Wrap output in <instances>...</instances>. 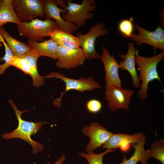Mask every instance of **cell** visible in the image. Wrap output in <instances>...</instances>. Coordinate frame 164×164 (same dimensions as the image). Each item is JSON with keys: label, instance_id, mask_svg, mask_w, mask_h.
<instances>
[{"label": "cell", "instance_id": "8992f818", "mask_svg": "<svg viewBox=\"0 0 164 164\" xmlns=\"http://www.w3.org/2000/svg\"><path fill=\"white\" fill-rule=\"evenodd\" d=\"M108 32L104 23L101 22L92 26L86 34H84L81 32L77 34L76 36L80 42V47L86 59L91 60L99 59L100 55L95 48V41L98 37L107 35Z\"/></svg>", "mask_w": 164, "mask_h": 164}, {"label": "cell", "instance_id": "2e32d148", "mask_svg": "<svg viewBox=\"0 0 164 164\" xmlns=\"http://www.w3.org/2000/svg\"><path fill=\"white\" fill-rule=\"evenodd\" d=\"M48 36L58 46L66 48L73 49L80 47V42L78 37L58 28L52 30Z\"/></svg>", "mask_w": 164, "mask_h": 164}, {"label": "cell", "instance_id": "ba28073f", "mask_svg": "<svg viewBox=\"0 0 164 164\" xmlns=\"http://www.w3.org/2000/svg\"><path fill=\"white\" fill-rule=\"evenodd\" d=\"M133 24L138 33H134L130 39L135 42L138 46L146 44L152 46L155 51L157 49L164 51V30L159 25L154 31L151 32L141 27L138 23Z\"/></svg>", "mask_w": 164, "mask_h": 164}, {"label": "cell", "instance_id": "484cf974", "mask_svg": "<svg viewBox=\"0 0 164 164\" xmlns=\"http://www.w3.org/2000/svg\"><path fill=\"white\" fill-rule=\"evenodd\" d=\"M3 43L5 48V55L1 58L2 61H4V63L0 65V75L2 74L6 69L10 66V63L13 56L12 52L7 44L4 41Z\"/></svg>", "mask_w": 164, "mask_h": 164}, {"label": "cell", "instance_id": "83f0119b", "mask_svg": "<svg viewBox=\"0 0 164 164\" xmlns=\"http://www.w3.org/2000/svg\"><path fill=\"white\" fill-rule=\"evenodd\" d=\"M56 1L58 6H59L60 8L64 9L67 12V6L66 1L63 0H56Z\"/></svg>", "mask_w": 164, "mask_h": 164}, {"label": "cell", "instance_id": "4fadbf2b", "mask_svg": "<svg viewBox=\"0 0 164 164\" xmlns=\"http://www.w3.org/2000/svg\"><path fill=\"white\" fill-rule=\"evenodd\" d=\"M45 4L44 14L46 19L54 20L57 23L58 28L72 34L78 28L75 25L66 22L60 15V13L65 14L67 12L58 7L56 0H44Z\"/></svg>", "mask_w": 164, "mask_h": 164}, {"label": "cell", "instance_id": "277c9868", "mask_svg": "<svg viewBox=\"0 0 164 164\" xmlns=\"http://www.w3.org/2000/svg\"><path fill=\"white\" fill-rule=\"evenodd\" d=\"M66 2L67 6V12L61 16L66 22L80 28L85 24L86 20L94 17V14L90 12L96 8L94 0H83L80 4L74 3L70 0H66Z\"/></svg>", "mask_w": 164, "mask_h": 164}, {"label": "cell", "instance_id": "e0dca14e", "mask_svg": "<svg viewBox=\"0 0 164 164\" xmlns=\"http://www.w3.org/2000/svg\"><path fill=\"white\" fill-rule=\"evenodd\" d=\"M27 44L35 50L40 56H44L54 60L57 59V50L58 45L50 39L38 42L29 40Z\"/></svg>", "mask_w": 164, "mask_h": 164}, {"label": "cell", "instance_id": "6da1fadb", "mask_svg": "<svg viewBox=\"0 0 164 164\" xmlns=\"http://www.w3.org/2000/svg\"><path fill=\"white\" fill-rule=\"evenodd\" d=\"M8 102L15 111L19 122L18 125L16 129L11 132L2 134V138L7 140L12 138L23 140L31 145L32 148V153L34 154L43 151L44 146L41 143L32 140L31 136L35 135L38 131L41 129L43 125L47 122L40 121L29 122L23 120L21 118L22 114L28 110L22 111L19 110L11 99Z\"/></svg>", "mask_w": 164, "mask_h": 164}, {"label": "cell", "instance_id": "44dd1931", "mask_svg": "<svg viewBox=\"0 0 164 164\" xmlns=\"http://www.w3.org/2000/svg\"><path fill=\"white\" fill-rule=\"evenodd\" d=\"M0 34L6 40L14 56L18 57L32 49L27 44L13 37L5 30L3 26L0 27Z\"/></svg>", "mask_w": 164, "mask_h": 164}, {"label": "cell", "instance_id": "603a6c76", "mask_svg": "<svg viewBox=\"0 0 164 164\" xmlns=\"http://www.w3.org/2000/svg\"><path fill=\"white\" fill-rule=\"evenodd\" d=\"M114 149H107L105 152L99 154L94 153L91 151L87 153L82 152L79 153V155L86 159L89 164H103V159L104 156L107 153L114 152Z\"/></svg>", "mask_w": 164, "mask_h": 164}, {"label": "cell", "instance_id": "5b68a950", "mask_svg": "<svg viewBox=\"0 0 164 164\" xmlns=\"http://www.w3.org/2000/svg\"><path fill=\"white\" fill-rule=\"evenodd\" d=\"M44 77L45 78H59L63 81L65 84V90L61 94L59 97L54 100L53 103L58 108L61 106L62 96L69 91L75 90L82 93L86 91L99 89L101 87L99 83L94 80L92 76L87 78L81 77L79 79H75L68 78L60 72L53 71Z\"/></svg>", "mask_w": 164, "mask_h": 164}, {"label": "cell", "instance_id": "8fae6325", "mask_svg": "<svg viewBox=\"0 0 164 164\" xmlns=\"http://www.w3.org/2000/svg\"><path fill=\"white\" fill-rule=\"evenodd\" d=\"M57 61L56 66L58 68L70 69L83 65L86 59L80 47L72 49L58 46Z\"/></svg>", "mask_w": 164, "mask_h": 164}, {"label": "cell", "instance_id": "7402d4cb", "mask_svg": "<svg viewBox=\"0 0 164 164\" xmlns=\"http://www.w3.org/2000/svg\"><path fill=\"white\" fill-rule=\"evenodd\" d=\"M149 150L151 158L156 159L164 164V142L163 140L155 141Z\"/></svg>", "mask_w": 164, "mask_h": 164}, {"label": "cell", "instance_id": "9c48e42d", "mask_svg": "<svg viewBox=\"0 0 164 164\" xmlns=\"http://www.w3.org/2000/svg\"><path fill=\"white\" fill-rule=\"evenodd\" d=\"M99 59L102 62L105 72V93L113 85L121 87V81L118 73L119 64L105 47H103Z\"/></svg>", "mask_w": 164, "mask_h": 164}, {"label": "cell", "instance_id": "cb8c5ba5", "mask_svg": "<svg viewBox=\"0 0 164 164\" xmlns=\"http://www.w3.org/2000/svg\"><path fill=\"white\" fill-rule=\"evenodd\" d=\"M133 19L132 18L130 19H123L119 23L118 29L123 37L129 39L132 37L134 26L132 22Z\"/></svg>", "mask_w": 164, "mask_h": 164}, {"label": "cell", "instance_id": "ac0fdd59", "mask_svg": "<svg viewBox=\"0 0 164 164\" xmlns=\"http://www.w3.org/2000/svg\"><path fill=\"white\" fill-rule=\"evenodd\" d=\"M146 140L143 139L135 144H132L131 146L135 149L133 154L128 159L125 155L122 156L123 161L116 164H137L139 162L142 164H148V160L151 158L149 150H145L144 148Z\"/></svg>", "mask_w": 164, "mask_h": 164}, {"label": "cell", "instance_id": "30bf717a", "mask_svg": "<svg viewBox=\"0 0 164 164\" xmlns=\"http://www.w3.org/2000/svg\"><path fill=\"white\" fill-rule=\"evenodd\" d=\"M134 93V91L131 89H124L121 87L113 85L105 93V99L108 105L113 111L119 109L127 110Z\"/></svg>", "mask_w": 164, "mask_h": 164}, {"label": "cell", "instance_id": "f1b7e54d", "mask_svg": "<svg viewBox=\"0 0 164 164\" xmlns=\"http://www.w3.org/2000/svg\"><path fill=\"white\" fill-rule=\"evenodd\" d=\"M66 158L65 155H63L61 157L58 158L56 162L54 164L50 163L49 161H47V164H63V162L66 160Z\"/></svg>", "mask_w": 164, "mask_h": 164}, {"label": "cell", "instance_id": "ffe728a7", "mask_svg": "<svg viewBox=\"0 0 164 164\" xmlns=\"http://www.w3.org/2000/svg\"><path fill=\"white\" fill-rule=\"evenodd\" d=\"M13 0H0V27L7 22L18 25L20 22L13 7Z\"/></svg>", "mask_w": 164, "mask_h": 164}, {"label": "cell", "instance_id": "d4e9b609", "mask_svg": "<svg viewBox=\"0 0 164 164\" xmlns=\"http://www.w3.org/2000/svg\"><path fill=\"white\" fill-rule=\"evenodd\" d=\"M10 65L17 68L25 74L29 75L31 77L32 73L29 64L25 59L13 55Z\"/></svg>", "mask_w": 164, "mask_h": 164}, {"label": "cell", "instance_id": "5bb4252c", "mask_svg": "<svg viewBox=\"0 0 164 164\" xmlns=\"http://www.w3.org/2000/svg\"><path fill=\"white\" fill-rule=\"evenodd\" d=\"M145 138V136L142 133H135L132 135L113 134L103 145L102 148L107 149L120 148L121 151L126 152L129 150L131 144H137Z\"/></svg>", "mask_w": 164, "mask_h": 164}, {"label": "cell", "instance_id": "7a4b0ae2", "mask_svg": "<svg viewBox=\"0 0 164 164\" xmlns=\"http://www.w3.org/2000/svg\"><path fill=\"white\" fill-rule=\"evenodd\" d=\"M164 56V51L153 56L147 57L140 56L137 50L135 62L139 71V80L142 81L137 96L139 99H144L148 97L147 91L149 84L152 81L157 80L162 86L157 67Z\"/></svg>", "mask_w": 164, "mask_h": 164}, {"label": "cell", "instance_id": "7c38bea8", "mask_svg": "<svg viewBox=\"0 0 164 164\" xmlns=\"http://www.w3.org/2000/svg\"><path fill=\"white\" fill-rule=\"evenodd\" d=\"M83 134L90 138V141L86 147L87 153L93 151L104 144L113 134L100 124L92 123L89 126H85L82 128Z\"/></svg>", "mask_w": 164, "mask_h": 164}, {"label": "cell", "instance_id": "52a82bcc", "mask_svg": "<svg viewBox=\"0 0 164 164\" xmlns=\"http://www.w3.org/2000/svg\"><path fill=\"white\" fill-rule=\"evenodd\" d=\"M14 9L22 22H29L45 15L42 0H13Z\"/></svg>", "mask_w": 164, "mask_h": 164}, {"label": "cell", "instance_id": "4316f807", "mask_svg": "<svg viewBox=\"0 0 164 164\" xmlns=\"http://www.w3.org/2000/svg\"><path fill=\"white\" fill-rule=\"evenodd\" d=\"M102 107L101 102L96 99H92L89 100L86 104L87 110L93 114L99 112L102 109Z\"/></svg>", "mask_w": 164, "mask_h": 164}, {"label": "cell", "instance_id": "3957f363", "mask_svg": "<svg viewBox=\"0 0 164 164\" xmlns=\"http://www.w3.org/2000/svg\"><path fill=\"white\" fill-rule=\"evenodd\" d=\"M17 26L20 36L36 42H42L44 37L48 36L53 29L58 28L57 22L51 19L44 20L36 19L29 22H21Z\"/></svg>", "mask_w": 164, "mask_h": 164}, {"label": "cell", "instance_id": "d6986e66", "mask_svg": "<svg viewBox=\"0 0 164 164\" xmlns=\"http://www.w3.org/2000/svg\"><path fill=\"white\" fill-rule=\"evenodd\" d=\"M40 56L36 51L32 49L29 51L18 57L26 60L29 63L32 72L31 77L32 79V85L38 87L44 84L45 77L40 76L39 73L37 68V61Z\"/></svg>", "mask_w": 164, "mask_h": 164}, {"label": "cell", "instance_id": "9a60e30c", "mask_svg": "<svg viewBox=\"0 0 164 164\" xmlns=\"http://www.w3.org/2000/svg\"><path fill=\"white\" fill-rule=\"evenodd\" d=\"M137 51L133 43L129 42L127 53L125 55L118 53L119 57L124 60L123 61H120L119 64V69L128 71L132 77L133 84L135 87L138 88L140 87V84L135 67V56Z\"/></svg>", "mask_w": 164, "mask_h": 164}]
</instances>
